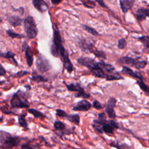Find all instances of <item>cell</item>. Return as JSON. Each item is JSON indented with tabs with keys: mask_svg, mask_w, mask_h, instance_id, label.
<instances>
[{
	"mask_svg": "<svg viewBox=\"0 0 149 149\" xmlns=\"http://www.w3.org/2000/svg\"><path fill=\"white\" fill-rule=\"evenodd\" d=\"M36 66L38 72L44 73L51 69L49 61L42 55H38L36 61Z\"/></svg>",
	"mask_w": 149,
	"mask_h": 149,
	"instance_id": "cell-6",
	"label": "cell"
},
{
	"mask_svg": "<svg viewBox=\"0 0 149 149\" xmlns=\"http://www.w3.org/2000/svg\"><path fill=\"white\" fill-rule=\"evenodd\" d=\"M136 83L139 85L141 90H142L147 95L149 96V86H148L144 81V80H137Z\"/></svg>",
	"mask_w": 149,
	"mask_h": 149,
	"instance_id": "cell-27",
	"label": "cell"
},
{
	"mask_svg": "<svg viewBox=\"0 0 149 149\" xmlns=\"http://www.w3.org/2000/svg\"><path fill=\"white\" fill-rule=\"evenodd\" d=\"M27 114L26 113H20L17 115L18 116V122L19 126L25 129H28V123L26 120V116Z\"/></svg>",
	"mask_w": 149,
	"mask_h": 149,
	"instance_id": "cell-23",
	"label": "cell"
},
{
	"mask_svg": "<svg viewBox=\"0 0 149 149\" xmlns=\"http://www.w3.org/2000/svg\"><path fill=\"white\" fill-rule=\"evenodd\" d=\"M17 10L20 13L21 15H23L24 13V8L22 7H20V8H19Z\"/></svg>",
	"mask_w": 149,
	"mask_h": 149,
	"instance_id": "cell-47",
	"label": "cell"
},
{
	"mask_svg": "<svg viewBox=\"0 0 149 149\" xmlns=\"http://www.w3.org/2000/svg\"><path fill=\"white\" fill-rule=\"evenodd\" d=\"M81 1L82 2L83 5L87 8L92 9L95 8V5L94 2L91 0H81Z\"/></svg>",
	"mask_w": 149,
	"mask_h": 149,
	"instance_id": "cell-33",
	"label": "cell"
},
{
	"mask_svg": "<svg viewBox=\"0 0 149 149\" xmlns=\"http://www.w3.org/2000/svg\"><path fill=\"white\" fill-rule=\"evenodd\" d=\"M3 116H1V117H0V123H1V122H2V120H3Z\"/></svg>",
	"mask_w": 149,
	"mask_h": 149,
	"instance_id": "cell-50",
	"label": "cell"
},
{
	"mask_svg": "<svg viewBox=\"0 0 149 149\" xmlns=\"http://www.w3.org/2000/svg\"><path fill=\"white\" fill-rule=\"evenodd\" d=\"M54 127L56 130V134L62 137L65 135H70L73 133L74 127L67 128L65 124L60 120H56L54 123Z\"/></svg>",
	"mask_w": 149,
	"mask_h": 149,
	"instance_id": "cell-7",
	"label": "cell"
},
{
	"mask_svg": "<svg viewBox=\"0 0 149 149\" xmlns=\"http://www.w3.org/2000/svg\"><path fill=\"white\" fill-rule=\"evenodd\" d=\"M117 62L119 63L126 65L129 66H133L136 69H143L146 67L147 61L139 58H133L128 56H125L119 58Z\"/></svg>",
	"mask_w": 149,
	"mask_h": 149,
	"instance_id": "cell-4",
	"label": "cell"
},
{
	"mask_svg": "<svg viewBox=\"0 0 149 149\" xmlns=\"http://www.w3.org/2000/svg\"><path fill=\"white\" fill-rule=\"evenodd\" d=\"M116 99L114 97H111L108 100L105 107V111L108 117L111 119H114L116 118V112L114 108L116 105Z\"/></svg>",
	"mask_w": 149,
	"mask_h": 149,
	"instance_id": "cell-8",
	"label": "cell"
},
{
	"mask_svg": "<svg viewBox=\"0 0 149 149\" xmlns=\"http://www.w3.org/2000/svg\"><path fill=\"white\" fill-rule=\"evenodd\" d=\"M122 73L127 74L132 77L136 78L137 80H144L143 76L139 72H134L131 68L127 66H123L122 69L120 71Z\"/></svg>",
	"mask_w": 149,
	"mask_h": 149,
	"instance_id": "cell-11",
	"label": "cell"
},
{
	"mask_svg": "<svg viewBox=\"0 0 149 149\" xmlns=\"http://www.w3.org/2000/svg\"><path fill=\"white\" fill-rule=\"evenodd\" d=\"M15 54L13 52L9 51L6 52H0V58H6V59H9L14 63L15 65H16V66H18L19 65H18L17 61L15 58Z\"/></svg>",
	"mask_w": 149,
	"mask_h": 149,
	"instance_id": "cell-17",
	"label": "cell"
},
{
	"mask_svg": "<svg viewBox=\"0 0 149 149\" xmlns=\"http://www.w3.org/2000/svg\"><path fill=\"white\" fill-rule=\"evenodd\" d=\"M23 139L20 136H13L7 132L0 130V147L2 149H11L17 147Z\"/></svg>",
	"mask_w": 149,
	"mask_h": 149,
	"instance_id": "cell-2",
	"label": "cell"
},
{
	"mask_svg": "<svg viewBox=\"0 0 149 149\" xmlns=\"http://www.w3.org/2000/svg\"><path fill=\"white\" fill-rule=\"evenodd\" d=\"M27 112L31 114L34 118H39V119H44L46 118V116L45 114H44L41 111L35 109V108H27Z\"/></svg>",
	"mask_w": 149,
	"mask_h": 149,
	"instance_id": "cell-21",
	"label": "cell"
},
{
	"mask_svg": "<svg viewBox=\"0 0 149 149\" xmlns=\"http://www.w3.org/2000/svg\"><path fill=\"white\" fill-rule=\"evenodd\" d=\"M24 87L26 88V90H27V91H29V90H31V87H30V86L29 85V84H26V85H24Z\"/></svg>",
	"mask_w": 149,
	"mask_h": 149,
	"instance_id": "cell-48",
	"label": "cell"
},
{
	"mask_svg": "<svg viewBox=\"0 0 149 149\" xmlns=\"http://www.w3.org/2000/svg\"><path fill=\"white\" fill-rule=\"evenodd\" d=\"M27 44H26V41H24L23 42V43L22 44V51H23V50H25L26 49V47H27Z\"/></svg>",
	"mask_w": 149,
	"mask_h": 149,
	"instance_id": "cell-46",
	"label": "cell"
},
{
	"mask_svg": "<svg viewBox=\"0 0 149 149\" xmlns=\"http://www.w3.org/2000/svg\"><path fill=\"white\" fill-rule=\"evenodd\" d=\"M66 119L69 121L71 123H73L75 125H79L80 122V117L79 114L74 113V114H68L66 117Z\"/></svg>",
	"mask_w": 149,
	"mask_h": 149,
	"instance_id": "cell-22",
	"label": "cell"
},
{
	"mask_svg": "<svg viewBox=\"0 0 149 149\" xmlns=\"http://www.w3.org/2000/svg\"><path fill=\"white\" fill-rule=\"evenodd\" d=\"M119 3L123 13H126L133 5V2L132 0H120Z\"/></svg>",
	"mask_w": 149,
	"mask_h": 149,
	"instance_id": "cell-16",
	"label": "cell"
},
{
	"mask_svg": "<svg viewBox=\"0 0 149 149\" xmlns=\"http://www.w3.org/2000/svg\"><path fill=\"white\" fill-rule=\"evenodd\" d=\"M95 1L102 7L103 8H107V6L105 3V2H104V0H95Z\"/></svg>",
	"mask_w": 149,
	"mask_h": 149,
	"instance_id": "cell-44",
	"label": "cell"
},
{
	"mask_svg": "<svg viewBox=\"0 0 149 149\" xmlns=\"http://www.w3.org/2000/svg\"><path fill=\"white\" fill-rule=\"evenodd\" d=\"M137 13L143 15L144 17H149V9L146 8H140L137 9Z\"/></svg>",
	"mask_w": 149,
	"mask_h": 149,
	"instance_id": "cell-35",
	"label": "cell"
},
{
	"mask_svg": "<svg viewBox=\"0 0 149 149\" xmlns=\"http://www.w3.org/2000/svg\"><path fill=\"white\" fill-rule=\"evenodd\" d=\"M98 63L100 68L102 69L106 73H111L115 71V68L112 65L105 62L104 60H101L100 62H98Z\"/></svg>",
	"mask_w": 149,
	"mask_h": 149,
	"instance_id": "cell-13",
	"label": "cell"
},
{
	"mask_svg": "<svg viewBox=\"0 0 149 149\" xmlns=\"http://www.w3.org/2000/svg\"><path fill=\"white\" fill-rule=\"evenodd\" d=\"M6 33L10 37L12 38H19V39H21V38H24V35L22 34H18L11 30H7L6 31Z\"/></svg>",
	"mask_w": 149,
	"mask_h": 149,
	"instance_id": "cell-30",
	"label": "cell"
},
{
	"mask_svg": "<svg viewBox=\"0 0 149 149\" xmlns=\"http://www.w3.org/2000/svg\"><path fill=\"white\" fill-rule=\"evenodd\" d=\"M31 142L30 141H26L25 143H23L20 147L19 148H11V149H35V147L31 145Z\"/></svg>",
	"mask_w": 149,
	"mask_h": 149,
	"instance_id": "cell-37",
	"label": "cell"
},
{
	"mask_svg": "<svg viewBox=\"0 0 149 149\" xmlns=\"http://www.w3.org/2000/svg\"><path fill=\"white\" fill-rule=\"evenodd\" d=\"M55 112H56V115L57 116L62 118H66V117L68 115V113L65 111L60 108L56 109L55 111Z\"/></svg>",
	"mask_w": 149,
	"mask_h": 149,
	"instance_id": "cell-36",
	"label": "cell"
},
{
	"mask_svg": "<svg viewBox=\"0 0 149 149\" xmlns=\"http://www.w3.org/2000/svg\"><path fill=\"white\" fill-rule=\"evenodd\" d=\"M101 129H102V132L106 134H112L115 130L109 124V123L108 122V120H107L105 123H103L101 125Z\"/></svg>",
	"mask_w": 149,
	"mask_h": 149,
	"instance_id": "cell-25",
	"label": "cell"
},
{
	"mask_svg": "<svg viewBox=\"0 0 149 149\" xmlns=\"http://www.w3.org/2000/svg\"><path fill=\"white\" fill-rule=\"evenodd\" d=\"M126 44H127V42H126V40L123 38H122L118 40V47L119 49H122L125 48V47L126 46Z\"/></svg>",
	"mask_w": 149,
	"mask_h": 149,
	"instance_id": "cell-40",
	"label": "cell"
},
{
	"mask_svg": "<svg viewBox=\"0 0 149 149\" xmlns=\"http://www.w3.org/2000/svg\"><path fill=\"white\" fill-rule=\"evenodd\" d=\"M95 121L100 125H102L103 123H105L107 120V115L105 112H101L98 114V119H95Z\"/></svg>",
	"mask_w": 149,
	"mask_h": 149,
	"instance_id": "cell-29",
	"label": "cell"
},
{
	"mask_svg": "<svg viewBox=\"0 0 149 149\" xmlns=\"http://www.w3.org/2000/svg\"><path fill=\"white\" fill-rule=\"evenodd\" d=\"M0 148H1V147H0Z\"/></svg>",
	"mask_w": 149,
	"mask_h": 149,
	"instance_id": "cell-53",
	"label": "cell"
},
{
	"mask_svg": "<svg viewBox=\"0 0 149 149\" xmlns=\"http://www.w3.org/2000/svg\"><path fill=\"white\" fill-rule=\"evenodd\" d=\"M51 54L54 57H59L63 63V69L69 73H71L73 69V65L69 57V54L64 48L59 31L55 29L53 34V43L50 48Z\"/></svg>",
	"mask_w": 149,
	"mask_h": 149,
	"instance_id": "cell-1",
	"label": "cell"
},
{
	"mask_svg": "<svg viewBox=\"0 0 149 149\" xmlns=\"http://www.w3.org/2000/svg\"><path fill=\"white\" fill-rule=\"evenodd\" d=\"M32 3L34 7L40 12H44L48 8L47 3L44 0H32Z\"/></svg>",
	"mask_w": 149,
	"mask_h": 149,
	"instance_id": "cell-12",
	"label": "cell"
},
{
	"mask_svg": "<svg viewBox=\"0 0 149 149\" xmlns=\"http://www.w3.org/2000/svg\"><path fill=\"white\" fill-rule=\"evenodd\" d=\"M25 93L18 90L12 95L10 104L12 108H29L30 105L27 101Z\"/></svg>",
	"mask_w": 149,
	"mask_h": 149,
	"instance_id": "cell-3",
	"label": "cell"
},
{
	"mask_svg": "<svg viewBox=\"0 0 149 149\" xmlns=\"http://www.w3.org/2000/svg\"><path fill=\"white\" fill-rule=\"evenodd\" d=\"M105 80L107 81H112V80H123L124 77L118 72L113 71L111 73H106Z\"/></svg>",
	"mask_w": 149,
	"mask_h": 149,
	"instance_id": "cell-14",
	"label": "cell"
},
{
	"mask_svg": "<svg viewBox=\"0 0 149 149\" xmlns=\"http://www.w3.org/2000/svg\"><path fill=\"white\" fill-rule=\"evenodd\" d=\"M29 72L27 70H20L17 72H16L15 74H12L10 76L13 77H21L22 76H24L27 74H29Z\"/></svg>",
	"mask_w": 149,
	"mask_h": 149,
	"instance_id": "cell-38",
	"label": "cell"
},
{
	"mask_svg": "<svg viewBox=\"0 0 149 149\" xmlns=\"http://www.w3.org/2000/svg\"><path fill=\"white\" fill-rule=\"evenodd\" d=\"M77 61L79 64L87 68L90 70L98 66V62L89 57H80L77 59Z\"/></svg>",
	"mask_w": 149,
	"mask_h": 149,
	"instance_id": "cell-9",
	"label": "cell"
},
{
	"mask_svg": "<svg viewBox=\"0 0 149 149\" xmlns=\"http://www.w3.org/2000/svg\"><path fill=\"white\" fill-rule=\"evenodd\" d=\"M92 53L95 55V57H97L99 59H101V60H104V59H106V58H107L106 54L104 52H103L102 51L97 50L96 48H95L92 51Z\"/></svg>",
	"mask_w": 149,
	"mask_h": 149,
	"instance_id": "cell-28",
	"label": "cell"
},
{
	"mask_svg": "<svg viewBox=\"0 0 149 149\" xmlns=\"http://www.w3.org/2000/svg\"><path fill=\"white\" fill-rule=\"evenodd\" d=\"M2 95V93L0 92V96H1V95Z\"/></svg>",
	"mask_w": 149,
	"mask_h": 149,
	"instance_id": "cell-51",
	"label": "cell"
},
{
	"mask_svg": "<svg viewBox=\"0 0 149 149\" xmlns=\"http://www.w3.org/2000/svg\"><path fill=\"white\" fill-rule=\"evenodd\" d=\"M62 0H51V2L54 5H58L62 2Z\"/></svg>",
	"mask_w": 149,
	"mask_h": 149,
	"instance_id": "cell-45",
	"label": "cell"
},
{
	"mask_svg": "<svg viewBox=\"0 0 149 149\" xmlns=\"http://www.w3.org/2000/svg\"><path fill=\"white\" fill-rule=\"evenodd\" d=\"M108 122L114 129H119V124L114 119H110L108 120Z\"/></svg>",
	"mask_w": 149,
	"mask_h": 149,
	"instance_id": "cell-42",
	"label": "cell"
},
{
	"mask_svg": "<svg viewBox=\"0 0 149 149\" xmlns=\"http://www.w3.org/2000/svg\"><path fill=\"white\" fill-rule=\"evenodd\" d=\"M92 107V104L86 99L79 101L72 108L74 111H88Z\"/></svg>",
	"mask_w": 149,
	"mask_h": 149,
	"instance_id": "cell-10",
	"label": "cell"
},
{
	"mask_svg": "<svg viewBox=\"0 0 149 149\" xmlns=\"http://www.w3.org/2000/svg\"><path fill=\"white\" fill-rule=\"evenodd\" d=\"M92 106L94 108H95L97 110H100V109H101L102 108V106L101 104L97 100H94L93 101V104H92Z\"/></svg>",
	"mask_w": 149,
	"mask_h": 149,
	"instance_id": "cell-41",
	"label": "cell"
},
{
	"mask_svg": "<svg viewBox=\"0 0 149 149\" xmlns=\"http://www.w3.org/2000/svg\"><path fill=\"white\" fill-rule=\"evenodd\" d=\"M138 40L143 44L145 49L149 52V37L147 36H142L138 38Z\"/></svg>",
	"mask_w": 149,
	"mask_h": 149,
	"instance_id": "cell-26",
	"label": "cell"
},
{
	"mask_svg": "<svg viewBox=\"0 0 149 149\" xmlns=\"http://www.w3.org/2000/svg\"><path fill=\"white\" fill-rule=\"evenodd\" d=\"M24 31L29 39L34 38L38 33L37 25L34 18L31 16H27L24 20Z\"/></svg>",
	"mask_w": 149,
	"mask_h": 149,
	"instance_id": "cell-5",
	"label": "cell"
},
{
	"mask_svg": "<svg viewBox=\"0 0 149 149\" xmlns=\"http://www.w3.org/2000/svg\"><path fill=\"white\" fill-rule=\"evenodd\" d=\"M90 72L93 76H94L97 77L102 78V79L105 78L106 73L102 69H101L99 66L98 67L91 70Z\"/></svg>",
	"mask_w": 149,
	"mask_h": 149,
	"instance_id": "cell-20",
	"label": "cell"
},
{
	"mask_svg": "<svg viewBox=\"0 0 149 149\" xmlns=\"http://www.w3.org/2000/svg\"><path fill=\"white\" fill-rule=\"evenodd\" d=\"M30 80L36 83H45L48 81V79L41 74H37L36 73L32 74L31 77H30Z\"/></svg>",
	"mask_w": 149,
	"mask_h": 149,
	"instance_id": "cell-24",
	"label": "cell"
},
{
	"mask_svg": "<svg viewBox=\"0 0 149 149\" xmlns=\"http://www.w3.org/2000/svg\"><path fill=\"white\" fill-rule=\"evenodd\" d=\"M67 89L70 91H74L76 93L81 92L84 91V88L81 87V84L79 83H70L69 84H66Z\"/></svg>",
	"mask_w": 149,
	"mask_h": 149,
	"instance_id": "cell-18",
	"label": "cell"
},
{
	"mask_svg": "<svg viewBox=\"0 0 149 149\" xmlns=\"http://www.w3.org/2000/svg\"><path fill=\"white\" fill-rule=\"evenodd\" d=\"M6 70L5 69L3 66L0 64V77L4 76L6 74Z\"/></svg>",
	"mask_w": 149,
	"mask_h": 149,
	"instance_id": "cell-43",
	"label": "cell"
},
{
	"mask_svg": "<svg viewBox=\"0 0 149 149\" xmlns=\"http://www.w3.org/2000/svg\"><path fill=\"white\" fill-rule=\"evenodd\" d=\"M83 29L85 30H86L87 32L91 34L92 35H93L94 36H98V33L97 31V30H95L93 27H90L87 25H83Z\"/></svg>",
	"mask_w": 149,
	"mask_h": 149,
	"instance_id": "cell-31",
	"label": "cell"
},
{
	"mask_svg": "<svg viewBox=\"0 0 149 149\" xmlns=\"http://www.w3.org/2000/svg\"><path fill=\"white\" fill-rule=\"evenodd\" d=\"M25 57H26L27 66L29 67H31L33 65L34 58H33V54L31 50V48L29 45L27 46L25 49Z\"/></svg>",
	"mask_w": 149,
	"mask_h": 149,
	"instance_id": "cell-15",
	"label": "cell"
},
{
	"mask_svg": "<svg viewBox=\"0 0 149 149\" xmlns=\"http://www.w3.org/2000/svg\"><path fill=\"white\" fill-rule=\"evenodd\" d=\"M8 22L11 26L16 27L22 25L23 20L17 16H11L8 18Z\"/></svg>",
	"mask_w": 149,
	"mask_h": 149,
	"instance_id": "cell-19",
	"label": "cell"
},
{
	"mask_svg": "<svg viewBox=\"0 0 149 149\" xmlns=\"http://www.w3.org/2000/svg\"><path fill=\"white\" fill-rule=\"evenodd\" d=\"M148 143H149V140H148Z\"/></svg>",
	"mask_w": 149,
	"mask_h": 149,
	"instance_id": "cell-52",
	"label": "cell"
},
{
	"mask_svg": "<svg viewBox=\"0 0 149 149\" xmlns=\"http://www.w3.org/2000/svg\"><path fill=\"white\" fill-rule=\"evenodd\" d=\"M0 110L2 112V113L6 114V115H9V114H12V115H18L19 114L16 113L15 112H13L12 111H11L10 109H8L6 107H5V106H2L0 107Z\"/></svg>",
	"mask_w": 149,
	"mask_h": 149,
	"instance_id": "cell-39",
	"label": "cell"
},
{
	"mask_svg": "<svg viewBox=\"0 0 149 149\" xmlns=\"http://www.w3.org/2000/svg\"><path fill=\"white\" fill-rule=\"evenodd\" d=\"M74 96H75V97H77V98H81L83 99H87V98H89L91 95L90 94L85 92V91H83L76 93V94H75Z\"/></svg>",
	"mask_w": 149,
	"mask_h": 149,
	"instance_id": "cell-34",
	"label": "cell"
},
{
	"mask_svg": "<svg viewBox=\"0 0 149 149\" xmlns=\"http://www.w3.org/2000/svg\"><path fill=\"white\" fill-rule=\"evenodd\" d=\"M5 82V80H2V81H0V85H2V84H3Z\"/></svg>",
	"mask_w": 149,
	"mask_h": 149,
	"instance_id": "cell-49",
	"label": "cell"
},
{
	"mask_svg": "<svg viewBox=\"0 0 149 149\" xmlns=\"http://www.w3.org/2000/svg\"><path fill=\"white\" fill-rule=\"evenodd\" d=\"M109 146L112 147H115L117 149H125L128 148V146L126 145V144H119L118 143H116L115 141H112L109 144Z\"/></svg>",
	"mask_w": 149,
	"mask_h": 149,
	"instance_id": "cell-32",
	"label": "cell"
}]
</instances>
